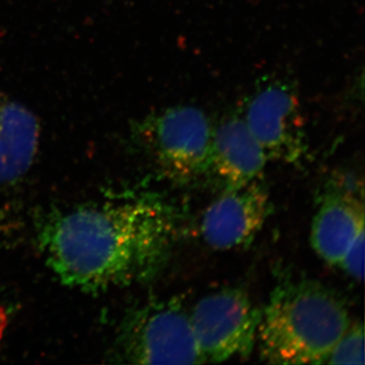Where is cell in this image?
I'll list each match as a JSON object with an SVG mask.
<instances>
[{
  "label": "cell",
  "instance_id": "cell-1",
  "mask_svg": "<svg viewBox=\"0 0 365 365\" xmlns=\"http://www.w3.org/2000/svg\"><path fill=\"white\" fill-rule=\"evenodd\" d=\"M176 208L162 196L129 194L55 211L38 245L66 287L88 294L153 280L169 261L179 230Z\"/></svg>",
  "mask_w": 365,
  "mask_h": 365
},
{
  "label": "cell",
  "instance_id": "cell-2",
  "mask_svg": "<svg viewBox=\"0 0 365 365\" xmlns=\"http://www.w3.org/2000/svg\"><path fill=\"white\" fill-rule=\"evenodd\" d=\"M352 321L344 300L316 280H283L262 309L256 344L272 364H324Z\"/></svg>",
  "mask_w": 365,
  "mask_h": 365
},
{
  "label": "cell",
  "instance_id": "cell-3",
  "mask_svg": "<svg viewBox=\"0 0 365 365\" xmlns=\"http://www.w3.org/2000/svg\"><path fill=\"white\" fill-rule=\"evenodd\" d=\"M113 350L114 361L123 364H204L190 312L180 297L153 299L129 309Z\"/></svg>",
  "mask_w": 365,
  "mask_h": 365
},
{
  "label": "cell",
  "instance_id": "cell-4",
  "mask_svg": "<svg viewBox=\"0 0 365 365\" xmlns=\"http://www.w3.org/2000/svg\"><path fill=\"white\" fill-rule=\"evenodd\" d=\"M213 128L202 110L176 106L148 115L132 132L160 175L184 186L206 176Z\"/></svg>",
  "mask_w": 365,
  "mask_h": 365
},
{
  "label": "cell",
  "instance_id": "cell-5",
  "mask_svg": "<svg viewBox=\"0 0 365 365\" xmlns=\"http://www.w3.org/2000/svg\"><path fill=\"white\" fill-rule=\"evenodd\" d=\"M261 314L241 288H225L199 300L190 319L204 364L249 357Z\"/></svg>",
  "mask_w": 365,
  "mask_h": 365
},
{
  "label": "cell",
  "instance_id": "cell-6",
  "mask_svg": "<svg viewBox=\"0 0 365 365\" xmlns=\"http://www.w3.org/2000/svg\"><path fill=\"white\" fill-rule=\"evenodd\" d=\"M242 117L268 160L295 165L306 158L309 139L292 81H263L249 98Z\"/></svg>",
  "mask_w": 365,
  "mask_h": 365
},
{
  "label": "cell",
  "instance_id": "cell-7",
  "mask_svg": "<svg viewBox=\"0 0 365 365\" xmlns=\"http://www.w3.org/2000/svg\"><path fill=\"white\" fill-rule=\"evenodd\" d=\"M270 211V196L260 179L225 190L204 212L201 235L208 246L220 251L247 246L259 234Z\"/></svg>",
  "mask_w": 365,
  "mask_h": 365
},
{
  "label": "cell",
  "instance_id": "cell-8",
  "mask_svg": "<svg viewBox=\"0 0 365 365\" xmlns=\"http://www.w3.org/2000/svg\"><path fill=\"white\" fill-rule=\"evenodd\" d=\"M268 162L260 143L250 131L244 117H223L213 128L207 178L230 190L260 179Z\"/></svg>",
  "mask_w": 365,
  "mask_h": 365
},
{
  "label": "cell",
  "instance_id": "cell-9",
  "mask_svg": "<svg viewBox=\"0 0 365 365\" xmlns=\"http://www.w3.org/2000/svg\"><path fill=\"white\" fill-rule=\"evenodd\" d=\"M364 234L362 196L351 189L333 187L322 197L311 230L314 252L332 266L339 267L350 246Z\"/></svg>",
  "mask_w": 365,
  "mask_h": 365
},
{
  "label": "cell",
  "instance_id": "cell-10",
  "mask_svg": "<svg viewBox=\"0 0 365 365\" xmlns=\"http://www.w3.org/2000/svg\"><path fill=\"white\" fill-rule=\"evenodd\" d=\"M39 140L35 115L13 101H0V186L25 177L37 155Z\"/></svg>",
  "mask_w": 365,
  "mask_h": 365
},
{
  "label": "cell",
  "instance_id": "cell-11",
  "mask_svg": "<svg viewBox=\"0 0 365 365\" xmlns=\"http://www.w3.org/2000/svg\"><path fill=\"white\" fill-rule=\"evenodd\" d=\"M364 330L360 322L351 323L341 336L324 364H364Z\"/></svg>",
  "mask_w": 365,
  "mask_h": 365
},
{
  "label": "cell",
  "instance_id": "cell-12",
  "mask_svg": "<svg viewBox=\"0 0 365 365\" xmlns=\"http://www.w3.org/2000/svg\"><path fill=\"white\" fill-rule=\"evenodd\" d=\"M364 237L365 234L357 237L356 241L350 246L339 266L348 275L357 280H362L364 278Z\"/></svg>",
  "mask_w": 365,
  "mask_h": 365
}]
</instances>
